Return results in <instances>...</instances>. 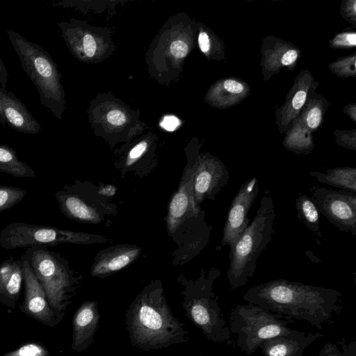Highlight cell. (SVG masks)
I'll list each match as a JSON object with an SVG mask.
<instances>
[{
	"label": "cell",
	"mask_w": 356,
	"mask_h": 356,
	"mask_svg": "<svg viewBox=\"0 0 356 356\" xmlns=\"http://www.w3.org/2000/svg\"><path fill=\"white\" fill-rule=\"evenodd\" d=\"M311 199L322 214L340 231L356 236V193L313 186Z\"/></svg>",
	"instance_id": "cell-9"
},
{
	"label": "cell",
	"mask_w": 356,
	"mask_h": 356,
	"mask_svg": "<svg viewBox=\"0 0 356 356\" xmlns=\"http://www.w3.org/2000/svg\"><path fill=\"white\" fill-rule=\"evenodd\" d=\"M211 268L201 273L195 280H184L182 307L187 318L213 343L229 341L232 334L221 314L218 298L213 291L214 281L220 275Z\"/></svg>",
	"instance_id": "cell-4"
},
{
	"label": "cell",
	"mask_w": 356,
	"mask_h": 356,
	"mask_svg": "<svg viewBox=\"0 0 356 356\" xmlns=\"http://www.w3.org/2000/svg\"><path fill=\"white\" fill-rule=\"evenodd\" d=\"M355 0H353V1H348L346 5V7H345V13H346V16H350V17H353V19H355Z\"/></svg>",
	"instance_id": "cell-40"
},
{
	"label": "cell",
	"mask_w": 356,
	"mask_h": 356,
	"mask_svg": "<svg viewBox=\"0 0 356 356\" xmlns=\"http://www.w3.org/2000/svg\"><path fill=\"white\" fill-rule=\"evenodd\" d=\"M138 247L123 245L111 248L101 253L91 270L96 277L108 276L118 271L131 263L139 255Z\"/></svg>",
	"instance_id": "cell-18"
},
{
	"label": "cell",
	"mask_w": 356,
	"mask_h": 356,
	"mask_svg": "<svg viewBox=\"0 0 356 356\" xmlns=\"http://www.w3.org/2000/svg\"><path fill=\"white\" fill-rule=\"evenodd\" d=\"M341 295L331 288L276 279L252 286L243 298L271 312L323 329V323L339 310Z\"/></svg>",
	"instance_id": "cell-1"
},
{
	"label": "cell",
	"mask_w": 356,
	"mask_h": 356,
	"mask_svg": "<svg viewBox=\"0 0 356 356\" xmlns=\"http://www.w3.org/2000/svg\"><path fill=\"white\" fill-rule=\"evenodd\" d=\"M337 143L346 148L355 150V132L352 134L349 133V134H343L338 135L337 136Z\"/></svg>",
	"instance_id": "cell-29"
},
{
	"label": "cell",
	"mask_w": 356,
	"mask_h": 356,
	"mask_svg": "<svg viewBox=\"0 0 356 356\" xmlns=\"http://www.w3.org/2000/svg\"><path fill=\"white\" fill-rule=\"evenodd\" d=\"M2 356H50V353L41 343L32 341L23 343Z\"/></svg>",
	"instance_id": "cell-24"
},
{
	"label": "cell",
	"mask_w": 356,
	"mask_h": 356,
	"mask_svg": "<svg viewBox=\"0 0 356 356\" xmlns=\"http://www.w3.org/2000/svg\"><path fill=\"white\" fill-rule=\"evenodd\" d=\"M293 320L270 312L257 305L237 304L232 310L229 327L237 336L236 343L241 351L250 355L266 340L289 333L288 323Z\"/></svg>",
	"instance_id": "cell-7"
},
{
	"label": "cell",
	"mask_w": 356,
	"mask_h": 356,
	"mask_svg": "<svg viewBox=\"0 0 356 356\" xmlns=\"http://www.w3.org/2000/svg\"><path fill=\"white\" fill-rule=\"evenodd\" d=\"M83 46L86 56L91 57L95 54L97 46L95 40L91 35L86 34L84 36Z\"/></svg>",
	"instance_id": "cell-32"
},
{
	"label": "cell",
	"mask_w": 356,
	"mask_h": 356,
	"mask_svg": "<svg viewBox=\"0 0 356 356\" xmlns=\"http://www.w3.org/2000/svg\"><path fill=\"white\" fill-rule=\"evenodd\" d=\"M333 72L339 76H355V56H350L333 63L330 65Z\"/></svg>",
	"instance_id": "cell-26"
},
{
	"label": "cell",
	"mask_w": 356,
	"mask_h": 356,
	"mask_svg": "<svg viewBox=\"0 0 356 356\" xmlns=\"http://www.w3.org/2000/svg\"><path fill=\"white\" fill-rule=\"evenodd\" d=\"M318 356H344V355L335 344L328 342L324 345Z\"/></svg>",
	"instance_id": "cell-33"
},
{
	"label": "cell",
	"mask_w": 356,
	"mask_h": 356,
	"mask_svg": "<svg viewBox=\"0 0 356 356\" xmlns=\"http://www.w3.org/2000/svg\"><path fill=\"white\" fill-rule=\"evenodd\" d=\"M179 120L175 116L169 115L165 116L163 121L161 122V126L169 131H174L179 125Z\"/></svg>",
	"instance_id": "cell-36"
},
{
	"label": "cell",
	"mask_w": 356,
	"mask_h": 356,
	"mask_svg": "<svg viewBox=\"0 0 356 356\" xmlns=\"http://www.w3.org/2000/svg\"><path fill=\"white\" fill-rule=\"evenodd\" d=\"M200 356H204V355H200Z\"/></svg>",
	"instance_id": "cell-42"
},
{
	"label": "cell",
	"mask_w": 356,
	"mask_h": 356,
	"mask_svg": "<svg viewBox=\"0 0 356 356\" xmlns=\"http://www.w3.org/2000/svg\"><path fill=\"white\" fill-rule=\"evenodd\" d=\"M115 191L116 189L115 186L111 185H106L101 187L98 191V193L104 196L111 197L115 193Z\"/></svg>",
	"instance_id": "cell-39"
},
{
	"label": "cell",
	"mask_w": 356,
	"mask_h": 356,
	"mask_svg": "<svg viewBox=\"0 0 356 356\" xmlns=\"http://www.w3.org/2000/svg\"><path fill=\"white\" fill-rule=\"evenodd\" d=\"M147 144L146 142L143 141L136 145L129 152V159L127 161L128 165L133 163L137 159L141 156V155L146 150Z\"/></svg>",
	"instance_id": "cell-31"
},
{
	"label": "cell",
	"mask_w": 356,
	"mask_h": 356,
	"mask_svg": "<svg viewBox=\"0 0 356 356\" xmlns=\"http://www.w3.org/2000/svg\"><path fill=\"white\" fill-rule=\"evenodd\" d=\"M55 197L62 213L70 219L84 222H97L100 220L96 209L86 200L79 181L65 186L55 193Z\"/></svg>",
	"instance_id": "cell-14"
},
{
	"label": "cell",
	"mask_w": 356,
	"mask_h": 356,
	"mask_svg": "<svg viewBox=\"0 0 356 356\" xmlns=\"http://www.w3.org/2000/svg\"><path fill=\"white\" fill-rule=\"evenodd\" d=\"M8 78V74L6 67L0 57V85L3 88H6Z\"/></svg>",
	"instance_id": "cell-38"
},
{
	"label": "cell",
	"mask_w": 356,
	"mask_h": 356,
	"mask_svg": "<svg viewBox=\"0 0 356 356\" xmlns=\"http://www.w3.org/2000/svg\"><path fill=\"white\" fill-rule=\"evenodd\" d=\"M107 120L111 124L120 126L125 122L126 117L122 111L113 110L108 113Z\"/></svg>",
	"instance_id": "cell-34"
},
{
	"label": "cell",
	"mask_w": 356,
	"mask_h": 356,
	"mask_svg": "<svg viewBox=\"0 0 356 356\" xmlns=\"http://www.w3.org/2000/svg\"><path fill=\"white\" fill-rule=\"evenodd\" d=\"M323 336L291 330L289 333L265 341L260 346L264 356H302L306 348Z\"/></svg>",
	"instance_id": "cell-16"
},
{
	"label": "cell",
	"mask_w": 356,
	"mask_h": 356,
	"mask_svg": "<svg viewBox=\"0 0 356 356\" xmlns=\"http://www.w3.org/2000/svg\"><path fill=\"white\" fill-rule=\"evenodd\" d=\"M99 236L51 226L13 222L0 232V246L6 250L47 247L60 243L88 244L105 241Z\"/></svg>",
	"instance_id": "cell-8"
},
{
	"label": "cell",
	"mask_w": 356,
	"mask_h": 356,
	"mask_svg": "<svg viewBox=\"0 0 356 356\" xmlns=\"http://www.w3.org/2000/svg\"><path fill=\"white\" fill-rule=\"evenodd\" d=\"M23 257L42 286L51 306L65 312L80 287L81 275L59 253L47 247L26 248Z\"/></svg>",
	"instance_id": "cell-5"
},
{
	"label": "cell",
	"mask_w": 356,
	"mask_h": 356,
	"mask_svg": "<svg viewBox=\"0 0 356 356\" xmlns=\"http://www.w3.org/2000/svg\"><path fill=\"white\" fill-rule=\"evenodd\" d=\"M307 96L306 88H302L296 89L291 99L285 106L286 111H289V117L296 115L304 106Z\"/></svg>",
	"instance_id": "cell-25"
},
{
	"label": "cell",
	"mask_w": 356,
	"mask_h": 356,
	"mask_svg": "<svg viewBox=\"0 0 356 356\" xmlns=\"http://www.w3.org/2000/svg\"><path fill=\"white\" fill-rule=\"evenodd\" d=\"M24 283L22 258L10 257L0 264V302L10 309L15 307Z\"/></svg>",
	"instance_id": "cell-17"
},
{
	"label": "cell",
	"mask_w": 356,
	"mask_h": 356,
	"mask_svg": "<svg viewBox=\"0 0 356 356\" xmlns=\"http://www.w3.org/2000/svg\"><path fill=\"white\" fill-rule=\"evenodd\" d=\"M0 124H1L3 126H6V120H5L3 113H2L1 104H0Z\"/></svg>",
	"instance_id": "cell-41"
},
{
	"label": "cell",
	"mask_w": 356,
	"mask_h": 356,
	"mask_svg": "<svg viewBox=\"0 0 356 356\" xmlns=\"http://www.w3.org/2000/svg\"><path fill=\"white\" fill-rule=\"evenodd\" d=\"M170 52L177 58H183L188 53V46L183 41H175L170 45Z\"/></svg>",
	"instance_id": "cell-30"
},
{
	"label": "cell",
	"mask_w": 356,
	"mask_h": 356,
	"mask_svg": "<svg viewBox=\"0 0 356 356\" xmlns=\"http://www.w3.org/2000/svg\"><path fill=\"white\" fill-rule=\"evenodd\" d=\"M0 104L6 122L11 129L29 134H36L40 131V124L26 105L13 92L1 86Z\"/></svg>",
	"instance_id": "cell-15"
},
{
	"label": "cell",
	"mask_w": 356,
	"mask_h": 356,
	"mask_svg": "<svg viewBox=\"0 0 356 356\" xmlns=\"http://www.w3.org/2000/svg\"><path fill=\"white\" fill-rule=\"evenodd\" d=\"M194 173L195 171L190 173L184 186L179 188L170 201L168 218V226L170 228H175L183 216H186L188 211L195 214L201 213L200 209L196 205L193 198Z\"/></svg>",
	"instance_id": "cell-19"
},
{
	"label": "cell",
	"mask_w": 356,
	"mask_h": 356,
	"mask_svg": "<svg viewBox=\"0 0 356 356\" xmlns=\"http://www.w3.org/2000/svg\"><path fill=\"white\" fill-rule=\"evenodd\" d=\"M21 258L23 261L24 297L19 309L44 325L54 327L63 321L65 312L51 306L30 264L23 256Z\"/></svg>",
	"instance_id": "cell-11"
},
{
	"label": "cell",
	"mask_w": 356,
	"mask_h": 356,
	"mask_svg": "<svg viewBox=\"0 0 356 356\" xmlns=\"http://www.w3.org/2000/svg\"><path fill=\"white\" fill-rule=\"evenodd\" d=\"M229 170L218 158L202 159L193 177V194L197 206L205 199L213 200L216 195L228 184Z\"/></svg>",
	"instance_id": "cell-12"
},
{
	"label": "cell",
	"mask_w": 356,
	"mask_h": 356,
	"mask_svg": "<svg viewBox=\"0 0 356 356\" xmlns=\"http://www.w3.org/2000/svg\"><path fill=\"white\" fill-rule=\"evenodd\" d=\"M275 217L270 190L265 189L253 219L237 241L229 248L227 278L232 289L246 285L254 275L257 259L273 238Z\"/></svg>",
	"instance_id": "cell-3"
},
{
	"label": "cell",
	"mask_w": 356,
	"mask_h": 356,
	"mask_svg": "<svg viewBox=\"0 0 356 356\" xmlns=\"http://www.w3.org/2000/svg\"><path fill=\"white\" fill-rule=\"evenodd\" d=\"M322 115V110L318 106L314 105L311 106L307 110L305 117L308 128L312 130L316 129L321 122Z\"/></svg>",
	"instance_id": "cell-27"
},
{
	"label": "cell",
	"mask_w": 356,
	"mask_h": 356,
	"mask_svg": "<svg viewBox=\"0 0 356 356\" xmlns=\"http://www.w3.org/2000/svg\"><path fill=\"white\" fill-rule=\"evenodd\" d=\"M130 343L143 351L157 350L188 341L185 324L172 314L159 282L147 285L125 314Z\"/></svg>",
	"instance_id": "cell-2"
},
{
	"label": "cell",
	"mask_w": 356,
	"mask_h": 356,
	"mask_svg": "<svg viewBox=\"0 0 356 356\" xmlns=\"http://www.w3.org/2000/svg\"><path fill=\"white\" fill-rule=\"evenodd\" d=\"M0 172L15 177H35V171L20 161L16 151L7 145L0 144Z\"/></svg>",
	"instance_id": "cell-21"
},
{
	"label": "cell",
	"mask_w": 356,
	"mask_h": 356,
	"mask_svg": "<svg viewBox=\"0 0 356 356\" xmlns=\"http://www.w3.org/2000/svg\"><path fill=\"white\" fill-rule=\"evenodd\" d=\"M198 42L201 51L204 53L208 52L210 49V40L207 33L201 32L200 33Z\"/></svg>",
	"instance_id": "cell-37"
},
{
	"label": "cell",
	"mask_w": 356,
	"mask_h": 356,
	"mask_svg": "<svg viewBox=\"0 0 356 356\" xmlns=\"http://www.w3.org/2000/svg\"><path fill=\"white\" fill-rule=\"evenodd\" d=\"M295 207L298 219L314 234L316 238H321L319 213L311 197L299 193L296 200Z\"/></svg>",
	"instance_id": "cell-22"
},
{
	"label": "cell",
	"mask_w": 356,
	"mask_h": 356,
	"mask_svg": "<svg viewBox=\"0 0 356 356\" xmlns=\"http://www.w3.org/2000/svg\"><path fill=\"white\" fill-rule=\"evenodd\" d=\"M298 57V51L294 49H289L283 54L280 63L283 66H289L296 61Z\"/></svg>",
	"instance_id": "cell-35"
},
{
	"label": "cell",
	"mask_w": 356,
	"mask_h": 356,
	"mask_svg": "<svg viewBox=\"0 0 356 356\" xmlns=\"http://www.w3.org/2000/svg\"><path fill=\"white\" fill-rule=\"evenodd\" d=\"M334 47H352L356 45V33L346 32L338 34L332 41Z\"/></svg>",
	"instance_id": "cell-28"
},
{
	"label": "cell",
	"mask_w": 356,
	"mask_h": 356,
	"mask_svg": "<svg viewBox=\"0 0 356 356\" xmlns=\"http://www.w3.org/2000/svg\"><path fill=\"white\" fill-rule=\"evenodd\" d=\"M309 175L321 183L356 193L355 168H334L327 170L325 172L311 171Z\"/></svg>",
	"instance_id": "cell-20"
},
{
	"label": "cell",
	"mask_w": 356,
	"mask_h": 356,
	"mask_svg": "<svg viewBox=\"0 0 356 356\" xmlns=\"http://www.w3.org/2000/svg\"><path fill=\"white\" fill-rule=\"evenodd\" d=\"M259 181L253 177L240 187L229 207L222 229V239L217 250L228 245L232 247L247 228L250 220L249 211L259 193Z\"/></svg>",
	"instance_id": "cell-10"
},
{
	"label": "cell",
	"mask_w": 356,
	"mask_h": 356,
	"mask_svg": "<svg viewBox=\"0 0 356 356\" xmlns=\"http://www.w3.org/2000/svg\"><path fill=\"white\" fill-rule=\"evenodd\" d=\"M26 193L27 191L21 188L0 184V212L17 205Z\"/></svg>",
	"instance_id": "cell-23"
},
{
	"label": "cell",
	"mask_w": 356,
	"mask_h": 356,
	"mask_svg": "<svg viewBox=\"0 0 356 356\" xmlns=\"http://www.w3.org/2000/svg\"><path fill=\"white\" fill-rule=\"evenodd\" d=\"M21 66L35 86L41 104L60 118L63 107L60 76L48 52L13 30L6 31Z\"/></svg>",
	"instance_id": "cell-6"
},
{
	"label": "cell",
	"mask_w": 356,
	"mask_h": 356,
	"mask_svg": "<svg viewBox=\"0 0 356 356\" xmlns=\"http://www.w3.org/2000/svg\"><path fill=\"white\" fill-rule=\"evenodd\" d=\"M100 314L96 300H86L78 307L72 319L71 348L76 352L87 350L93 343Z\"/></svg>",
	"instance_id": "cell-13"
}]
</instances>
